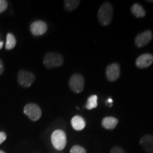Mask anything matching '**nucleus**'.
Masks as SVG:
<instances>
[{"label": "nucleus", "instance_id": "1", "mask_svg": "<svg viewBox=\"0 0 153 153\" xmlns=\"http://www.w3.org/2000/svg\"><path fill=\"white\" fill-rule=\"evenodd\" d=\"M114 14V9L111 4L109 2H104L102 4L98 11L99 22L104 26L109 25L111 22Z\"/></svg>", "mask_w": 153, "mask_h": 153}, {"label": "nucleus", "instance_id": "2", "mask_svg": "<svg viewBox=\"0 0 153 153\" xmlns=\"http://www.w3.org/2000/svg\"><path fill=\"white\" fill-rule=\"evenodd\" d=\"M64 58L60 53L49 52L45 55L43 59V64L48 69L58 68L62 65Z\"/></svg>", "mask_w": 153, "mask_h": 153}, {"label": "nucleus", "instance_id": "3", "mask_svg": "<svg viewBox=\"0 0 153 153\" xmlns=\"http://www.w3.org/2000/svg\"><path fill=\"white\" fill-rule=\"evenodd\" d=\"M51 142L53 147L57 150H62L67 144L66 134L62 130H56L51 135Z\"/></svg>", "mask_w": 153, "mask_h": 153}, {"label": "nucleus", "instance_id": "4", "mask_svg": "<svg viewBox=\"0 0 153 153\" xmlns=\"http://www.w3.org/2000/svg\"><path fill=\"white\" fill-rule=\"evenodd\" d=\"M69 87L73 92L81 93L85 87V79L83 76L78 73L72 74L69 80Z\"/></svg>", "mask_w": 153, "mask_h": 153}, {"label": "nucleus", "instance_id": "5", "mask_svg": "<svg viewBox=\"0 0 153 153\" xmlns=\"http://www.w3.org/2000/svg\"><path fill=\"white\" fill-rule=\"evenodd\" d=\"M18 82L21 87L24 88L30 87L36 79V76L32 72L24 70H20L18 72Z\"/></svg>", "mask_w": 153, "mask_h": 153}, {"label": "nucleus", "instance_id": "6", "mask_svg": "<svg viewBox=\"0 0 153 153\" xmlns=\"http://www.w3.org/2000/svg\"><path fill=\"white\" fill-rule=\"evenodd\" d=\"M24 113L33 121L39 120L42 115L41 108L36 104H26L24 108Z\"/></svg>", "mask_w": 153, "mask_h": 153}, {"label": "nucleus", "instance_id": "7", "mask_svg": "<svg viewBox=\"0 0 153 153\" xmlns=\"http://www.w3.org/2000/svg\"><path fill=\"white\" fill-rule=\"evenodd\" d=\"M120 69L119 65L117 63H112L107 66L106 75L107 79L109 82H115L119 78Z\"/></svg>", "mask_w": 153, "mask_h": 153}, {"label": "nucleus", "instance_id": "8", "mask_svg": "<svg viewBox=\"0 0 153 153\" xmlns=\"http://www.w3.org/2000/svg\"><path fill=\"white\" fill-rule=\"evenodd\" d=\"M152 38V31L150 30H145L143 33H139L135 37V44L137 48H142L147 45Z\"/></svg>", "mask_w": 153, "mask_h": 153}, {"label": "nucleus", "instance_id": "9", "mask_svg": "<svg viewBox=\"0 0 153 153\" xmlns=\"http://www.w3.org/2000/svg\"><path fill=\"white\" fill-rule=\"evenodd\" d=\"M47 24L43 21H36L32 23L30 26V32L35 36L43 35L47 31Z\"/></svg>", "mask_w": 153, "mask_h": 153}, {"label": "nucleus", "instance_id": "10", "mask_svg": "<svg viewBox=\"0 0 153 153\" xmlns=\"http://www.w3.org/2000/svg\"><path fill=\"white\" fill-rule=\"evenodd\" d=\"M153 62V55L150 53H145L137 57L135 64L138 68H147L150 67Z\"/></svg>", "mask_w": 153, "mask_h": 153}, {"label": "nucleus", "instance_id": "11", "mask_svg": "<svg viewBox=\"0 0 153 153\" xmlns=\"http://www.w3.org/2000/svg\"><path fill=\"white\" fill-rule=\"evenodd\" d=\"M140 143L144 148L145 152L153 153V135H145L141 137Z\"/></svg>", "mask_w": 153, "mask_h": 153}, {"label": "nucleus", "instance_id": "12", "mask_svg": "<svg viewBox=\"0 0 153 153\" xmlns=\"http://www.w3.org/2000/svg\"><path fill=\"white\" fill-rule=\"evenodd\" d=\"M71 124L72 128L75 130V131H82L85 128L86 123L85 120L82 116H75L72 118Z\"/></svg>", "mask_w": 153, "mask_h": 153}, {"label": "nucleus", "instance_id": "13", "mask_svg": "<svg viewBox=\"0 0 153 153\" xmlns=\"http://www.w3.org/2000/svg\"><path fill=\"white\" fill-rule=\"evenodd\" d=\"M118 123L117 118L111 117V116H108L105 117L101 121V125L104 128L107 130H113L116 127Z\"/></svg>", "mask_w": 153, "mask_h": 153}, {"label": "nucleus", "instance_id": "14", "mask_svg": "<svg viewBox=\"0 0 153 153\" xmlns=\"http://www.w3.org/2000/svg\"><path fill=\"white\" fill-rule=\"evenodd\" d=\"M131 11L134 16L137 18H143L145 17L146 15V12H145V9L143 7L139 4L135 3L131 7Z\"/></svg>", "mask_w": 153, "mask_h": 153}, {"label": "nucleus", "instance_id": "15", "mask_svg": "<svg viewBox=\"0 0 153 153\" xmlns=\"http://www.w3.org/2000/svg\"><path fill=\"white\" fill-rule=\"evenodd\" d=\"M80 3L79 0H65L64 1L65 9L68 11L75 10Z\"/></svg>", "mask_w": 153, "mask_h": 153}, {"label": "nucleus", "instance_id": "16", "mask_svg": "<svg viewBox=\"0 0 153 153\" xmlns=\"http://www.w3.org/2000/svg\"><path fill=\"white\" fill-rule=\"evenodd\" d=\"M16 40L15 36L12 33H9L7 36V41H6L5 48L7 50H12L16 46Z\"/></svg>", "mask_w": 153, "mask_h": 153}, {"label": "nucleus", "instance_id": "17", "mask_svg": "<svg viewBox=\"0 0 153 153\" xmlns=\"http://www.w3.org/2000/svg\"><path fill=\"white\" fill-rule=\"evenodd\" d=\"M97 100H98V97H97V95H91V97L88 99L85 108H87V109L88 110H91L93 109V108H97V106H98Z\"/></svg>", "mask_w": 153, "mask_h": 153}, {"label": "nucleus", "instance_id": "18", "mask_svg": "<svg viewBox=\"0 0 153 153\" xmlns=\"http://www.w3.org/2000/svg\"><path fill=\"white\" fill-rule=\"evenodd\" d=\"M70 153H87L85 149L79 145H74L70 150Z\"/></svg>", "mask_w": 153, "mask_h": 153}, {"label": "nucleus", "instance_id": "19", "mask_svg": "<svg viewBox=\"0 0 153 153\" xmlns=\"http://www.w3.org/2000/svg\"><path fill=\"white\" fill-rule=\"evenodd\" d=\"M8 2L5 0H0V13H2L7 9Z\"/></svg>", "mask_w": 153, "mask_h": 153}, {"label": "nucleus", "instance_id": "20", "mask_svg": "<svg viewBox=\"0 0 153 153\" xmlns=\"http://www.w3.org/2000/svg\"><path fill=\"white\" fill-rule=\"evenodd\" d=\"M111 153H126V152L120 147L116 146L111 150Z\"/></svg>", "mask_w": 153, "mask_h": 153}, {"label": "nucleus", "instance_id": "21", "mask_svg": "<svg viewBox=\"0 0 153 153\" xmlns=\"http://www.w3.org/2000/svg\"><path fill=\"white\" fill-rule=\"evenodd\" d=\"M7 139V134L4 132H0V145L4 142Z\"/></svg>", "mask_w": 153, "mask_h": 153}, {"label": "nucleus", "instance_id": "22", "mask_svg": "<svg viewBox=\"0 0 153 153\" xmlns=\"http://www.w3.org/2000/svg\"><path fill=\"white\" fill-rule=\"evenodd\" d=\"M4 71V63L1 60H0V75L3 73Z\"/></svg>", "mask_w": 153, "mask_h": 153}, {"label": "nucleus", "instance_id": "23", "mask_svg": "<svg viewBox=\"0 0 153 153\" xmlns=\"http://www.w3.org/2000/svg\"><path fill=\"white\" fill-rule=\"evenodd\" d=\"M3 45H4V42L3 41H0V50L2 48Z\"/></svg>", "mask_w": 153, "mask_h": 153}, {"label": "nucleus", "instance_id": "24", "mask_svg": "<svg viewBox=\"0 0 153 153\" xmlns=\"http://www.w3.org/2000/svg\"><path fill=\"white\" fill-rule=\"evenodd\" d=\"M108 102H109V103H111V104H112L113 100L111 99H108V100L106 101V103H108Z\"/></svg>", "mask_w": 153, "mask_h": 153}, {"label": "nucleus", "instance_id": "25", "mask_svg": "<svg viewBox=\"0 0 153 153\" xmlns=\"http://www.w3.org/2000/svg\"><path fill=\"white\" fill-rule=\"evenodd\" d=\"M148 2H153V0H148Z\"/></svg>", "mask_w": 153, "mask_h": 153}, {"label": "nucleus", "instance_id": "26", "mask_svg": "<svg viewBox=\"0 0 153 153\" xmlns=\"http://www.w3.org/2000/svg\"><path fill=\"white\" fill-rule=\"evenodd\" d=\"M0 153H6L5 152H4L2 150H0Z\"/></svg>", "mask_w": 153, "mask_h": 153}]
</instances>
